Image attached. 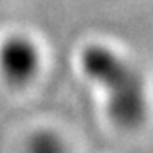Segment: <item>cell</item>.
<instances>
[{
    "mask_svg": "<svg viewBox=\"0 0 153 153\" xmlns=\"http://www.w3.org/2000/svg\"><path fill=\"white\" fill-rule=\"evenodd\" d=\"M41 55L34 41L14 34L0 44V73L7 83L22 87L38 75Z\"/></svg>",
    "mask_w": 153,
    "mask_h": 153,
    "instance_id": "7a4b0ae2",
    "label": "cell"
},
{
    "mask_svg": "<svg viewBox=\"0 0 153 153\" xmlns=\"http://www.w3.org/2000/svg\"><path fill=\"white\" fill-rule=\"evenodd\" d=\"M27 153H66V145L56 133L38 131L29 140Z\"/></svg>",
    "mask_w": 153,
    "mask_h": 153,
    "instance_id": "3957f363",
    "label": "cell"
},
{
    "mask_svg": "<svg viewBox=\"0 0 153 153\" xmlns=\"http://www.w3.org/2000/svg\"><path fill=\"white\" fill-rule=\"evenodd\" d=\"M82 68L107 94L109 114L117 126L136 129L146 117V100L138 71L112 49L92 44L82 51Z\"/></svg>",
    "mask_w": 153,
    "mask_h": 153,
    "instance_id": "6da1fadb",
    "label": "cell"
}]
</instances>
